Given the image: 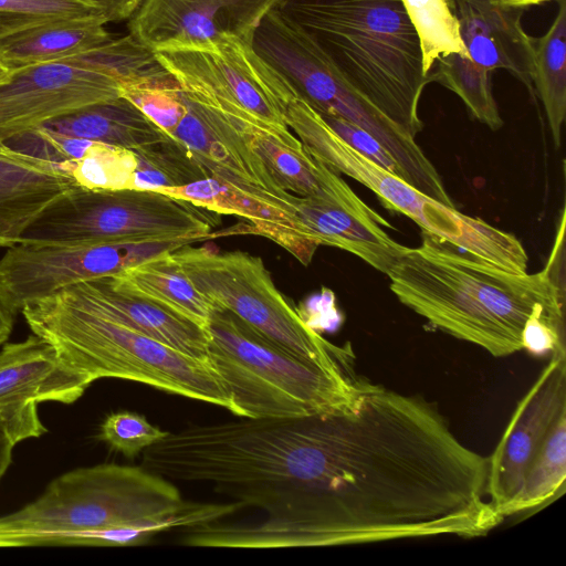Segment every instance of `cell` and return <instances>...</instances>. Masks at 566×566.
<instances>
[{"mask_svg":"<svg viewBox=\"0 0 566 566\" xmlns=\"http://www.w3.org/2000/svg\"><path fill=\"white\" fill-rule=\"evenodd\" d=\"M187 277L213 305L295 356L333 373H348L346 352L318 334L275 286L261 258L220 252L212 244L184 245L170 252Z\"/></svg>","mask_w":566,"mask_h":566,"instance_id":"cell-9","label":"cell"},{"mask_svg":"<svg viewBox=\"0 0 566 566\" xmlns=\"http://www.w3.org/2000/svg\"><path fill=\"white\" fill-rule=\"evenodd\" d=\"M129 294L148 300L206 328L213 303L199 292L170 252L154 256L108 276Z\"/></svg>","mask_w":566,"mask_h":566,"instance_id":"cell-25","label":"cell"},{"mask_svg":"<svg viewBox=\"0 0 566 566\" xmlns=\"http://www.w3.org/2000/svg\"><path fill=\"white\" fill-rule=\"evenodd\" d=\"M319 115L348 146L384 169L406 180V176L394 156L367 130L338 116Z\"/></svg>","mask_w":566,"mask_h":566,"instance_id":"cell-36","label":"cell"},{"mask_svg":"<svg viewBox=\"0 0 566 566\" xmlns=\"http://www.w3.org/2000/svg\"><path fill=\"white\" fill-rule=\"evenodd\" d=\"M133 150L137 157L133 189L161 191L209 177L189 150L172 138Z\"/></svg>","mask_w":566,"mask_h":566,"instance_id":"cell-30","label":"cell"},{"mask_svg":"<svg viewBox=\"0 0 566 566\" xmlns=\"http://www.w3.org/2000/svg\"><path fill=\"white\" fill-rule=\"evenodd\" d=\"M285 123L315 158L335 172L366 186L388 208L416 222L422 232L436 235L502 270L516 274L527 272V253L514 234L429 197L360 155L304 101L296 99L289 105Z\"/></svg>","mask_w":566,"mask_h":566,"instance_id":"cell-7","label":"cell"},{"mask_svg":"<svg viewBox=\"0 0 566 566\" xmlns=\"http://www.w3.org/2000/svg\"><path fill=\"white\" fill-rule=\"evenodd\" d=\"M468 57L479 67L503 69L534 97V45L521 23L525 8L496 0H452Z\"/></svg>","mask_w":566,"mask_h":566,"instance_id":"cell-18","label":"cell"},{"mask_svg":"<svg viewBox=\"0 0 566 566\" xmlns=\"http://www.w3.org/2000/svg\"><path fill=\"white\" fill-rule=\"evenodd\" d=\"M521 340L522 349L532 355L565 353L564 316L537 303L524 324Z\"/></svg>","mask_w":566,"mask_h":566,"instance_id":"cell-35","label":"cell"},{"mask_svg":"<svg viewBox=\"0 0 566 566\" xmlns=\"http://www.w3.org/2000/svg\"><path fill=\"white\" fill-rule=\"evenodd\" d=\"M151 424L144 416L132 411H117L108 415L99 427L98 438L112 450L134 459L145 449L167 436Z\"/></svg>","mask_w":566,"mask_h":566,"instance_id":"cell-34","label":"cell"},{"mask_svg":"<svg viewBox=\"0 0 566 566\" xmlns=\"http://www.w3.org/2000/svg\"><path fill=\"white\" fill-rule=\"evenodd\" d=\"M496 1H500V2H503V3H506V4H511V6H517V7L526 8L528 6L539 4V3H543V2H546V1H549V0H496Z\"/></svg>","mask_w":566,"mask_h":566,"instance_id":"cell-40","label":"cell"},{"mask_svg":"<svg viewBox=\"0 0 566 566\" xmlns=\"http://www.w3.org/2000/svg\"><path fill=\"white\" fill-rule=\"evenodd\" d=\"M219 213L155 190L75 186L49 205L20 242H150L180 238L205 241L252 228L213 232Z\"/></svg>","mask_w":566,"mask_h":566,"instance_id":"cell-8","label":"cell"},{"mask_svg":"<svg viewBox=\"0 0 566 566\" xmlns=\"http://www.w3.org/2000/svg\"><path fill=\"white\" fill-rule=\"evenodd\" d=\"M120 95L169 137L187 111L185 90L158 61L122 82Z\"/></svg>","mask_w":566,"mask_h":566,"instance_id":"cell-29","label":"cell"},{"mask_svg":"<svg viewBox=\"0 0 566 566\" xmlns=\"http://www.w3.org/2000/svg\"><path fill=\"white\" fill-rule=\"evenodd\" d=\"M118 96V78L65 61L9 72L0 82V144L61 115Z\"/></svg>","mask_w":566,"mask_h":566,"instance_id":"cell-12","label":"cell"},{"mask_svg":"<svg viewBox=\"0 0 566 566\" xmlns=\"http://www.w3.org/2000/svg\"><path fill=\"white\" fill-rule=\"evenodd\" d=\"M92 382L33 333L22 342L6 343L0 350V413L17 443L46 432L38 403H72Z\"/></svg>","mask_w":566,"mask_h":566,"instance_id":"cell-13","label":"cell"},{"mask_svg":"<svg viewBox=\"0 0 566 566\" xmlns=\"http://www.w3.org/2000/svg\"><path fill=\"white\" fill-rule=\"evenodd\" d=\"M40 128L128 149H137L170 137L124 96L94 103L53 118Z\"/></svg>","mask_w":566,"mask_h":566,"instance_id":"cell-23","label":"cell"},{"mask_svg":"<svg viewBox=\"0 0 566 566\" xmlns=\"http://www.w3.org/2000/svg\"><path fill=\"white\" fill-rule=\"evenodd\" d=\"M160 192L219 214L249 220L255 234L277 243L304 265L311 263L318 248L301 222L297 211L271 197L243 190L213 177Z\"/></svg>","mask_w":566,"mask_h":566,"instance_id":"cell-19","label":"cell"},{"mask_svg":"<svg viewBox=\"0 0 566 566\" xmlns=\"http://www.w3.org/2000/svg\"><path fill=\"white\" fill-rule=\"evenodd\" d=\"M397 298L441 331L503 357L522 349L537 303L564 316L565 285L541 272L516 274L422 232L387 272Z\"/></svg>","mask_w":566,"mask_h":566,"instance_id":"cell-1","label":"cell"},{"mask_svg":"<svg viewBox=\"0 0 566 566\" xmlns=\"http://www.w3.org/2000/svg\"><path fill=\"white\" fill-rule=\"evenodd\" d=\"M296 210L318 247L345 250L385 274L406 249L384 230L390 224L353 190L336 198L298 197Z\"/></svg>","mask_w":566,"mask_h":566,"instance_id":"cell-17","label":"cell"},{"mask_svg":"<svg viewBox=\"0 0 566 566\" xmlns=\"http://www.w3.org/2000/svg\"><path fill=\"white\" fill-rule=\"evenodd\" d=\"M251 43L298 98L318 114L345 118L367 130L394 156L407 182L444 205L452 203L416 139L361 96L298 24L273 7L256 25Z\"/></svg>","mask_w":566,"mask_h":566,"instance_id":"cell-6","label":"cell"},{"mask_svg":"<svg viewBox=\"0 0 566 566\" xmlns=\"http://www.w3.org/2000/svg\"><path fill=\"white\" fill-rule=\"evenodd\" d=\"M492 75L493 72L476 66L468 56L451 53L432 64L426 80L455 93L474 118L496 130L503 126V119L493 95Z\"/></svg>","mask_w":566,"mask_h":566,"instance_id":"cell-28","label":"cell"},{"mask_svg":"<svg viewBox=\"0 0 566 566\" xmlns=\"http://www.w3.org/2000/svg\"><path fill=\"white\" fill-rule=\"evenodd\" d=\"M566 480V411L552 427L523 480L500 514L505 518L547 503L564 491Z\"/></svg>","mask_w":566,"mask_h":566,"instance_id":"cell-27","label":"cell"},{"mask_svg":"<svg viewBox=\"0 0 566 566\" xmlns=\"http://www.w3.org/2000/svg\"><path fill=\"white\" fill-rule=\"evenodd\" d=\"M416 30L424 75L432 64L451 53L467 55L452 0H401Z\"/></svg>","mask_w":566,"mask_h":566,"instance_id":"cell-31","label":"cell"},{"mask_svg":"<svg viewBox=\"0 0 566 566\" xmlns=\"http://www.w3.org/2000/svg\"><path fill=\"white\" fill-rule=\"evenodd\" d=\"M252 150L264 161L279 186L298 197L336 198L352 188L303 145L293 148L254 125L243 129Z\"/></svg>","mask_w":566,"mask_h":566,"instance_id":"cell-24","label":"cell"},{"mask_svg":"<svg viewBox=\"0 0 566 566\" xmlns=\"http://www.w3.org/2000/svg\"><path fill=\"white\" fill-rule=\"evenodd\" d=\"M184 503L172 481L142 465L77 468L52 480L34 501L0 516V547H114L119 527Z\"/></svg>","mask_w":566,"mask_h":566,"instance_id":"cell-4","label":"cell"},{"mask_svg":"<svg viewBox=\"0 0 566 566\" xmlns=\"http://www.w3.org/2000/svg\"><path fill=\"white\" fill-rule=\"evenodd\" d=\"M21 314L33 334L92 381L112 377L142 382L232 412L208 358L189 356L113 321L70 289L28 304Z\"/></svg>","mask_w":566,"mask_h":566,"instance_id":"cell-3","label":"cell"},{"mask_svg":"<svg viewBox=\"0 0 566 566\" xmlns=\"http://www.w3.org/2000/svg\"><path fill=\"white\" fill-rule=\"evenodd\" d=\"M279 0H143L129 34L153 53L199 49L224 38L252 40L262 17Z\"/></svg>","mask_w":566,"mask_h":566,"instance_id":"cell-14","label":"cell"},{"mask_svg":"<svg viewBox=\"0 0 566 566\" xmlns=\"http://www.w3.org/2000/svg\"><path fill=\"white\" fill-rule=\"evenodd\" d=\"M186 105L187 111L170 138L184 145L209 177L271 197L296 210L298 196L282 189L264 161L248 145L243 129L250 123L230 116L188 92Z\"/></svg>","mask_w":566,"mask_h":566,"instance_id":"cell-15","label":"cell"},{"mask_svg":"<svg viewBox=\"0 0 566 566\" xmlns=\"http://www.w3.org/2000/svg\"><path fill=\"white\" fill-rule=\"evenodd\" d=\"M154 55L193 97L272 133L290 147H303L285 123L297 94L250 41L231 36L206 48L160 50Z\"/></svg>","mask_w":566,"mask_h":566,"instance_id":"cell-10","label":"cell"},{"mask_svg":"<svg viewBox=\"0 0 566 566\" xmlns=\"http://www.w3.org/2000/svg\"><path fill=\"white\" fill-rule=\"evenodd\" d=\"M92 17L104 18L97 8L80 0H0V39L50 20Z\"/></svg>","mask_w":566,"mask_h":566,"instance_id":"cell-33","label":"cell"},{"mask_svg":"<svg viewBox=\"0 0 566 566\" xmlns=\"http://www.w3.org/2000/svg\"><path fill=\"white\" fill-rule=\"evenodd\" d=\"M15 444L17 442L11 434L8 423L0 413V479L11 463L12 451Z\"/></svg>","mask_w":566,"mask_h":566,"instance_id":"cell-38","label":"cell"},{"mask_svg":"<svg viewBox=\"0 0 566 566\" xmlns=\"http://www.w3.org/2000/svg\"><path fill=\"white\" fill-rule=\"evenodd\" d=\"M105 23L101 17L64 18L17 30L0 39V63L12 72L84 54L113 40Z\"/></svg>","mask_w":566,"mask_h":566,"instance_id":"cell-22","label":"cell"},{"mask_svg":"<svg viewBox=\"0 0 566 566\" xmlns=\"http://www.w3.org/2000/svg\"><path fill=\"white\" fill-rule=\"evenodd\" d=\"M207 358L240 418H296L326 412L355 396L359 379L302 359L213 305Z\"/></svg>","mask_w":566,"mask_h":566,"instance_id":"cell-5","label":"cell"},{"mask_svg":"<svg viewBox=\"0 0 566 566\" xmlns=\"http://www.w3.org/2000/svg\"><path fill=\"white\" fill-rule=\"evenodd\" d=\"M13 316H11L0 305V346L3 345L9 338L13 327Z\"/></svg>","mask_w":566,"mask_h":566,"instance_id":"cell-39","label":"cell"},{"mask_svg":"<svg viewBox=\"0 0 566 566\" xmlns=\"http://www.w3.org/2000/svg\"><path fill=\"white\" fill-rule=\"evenodd\" d=\"M8 74L9 72L0 63V82L3 81L8 76Z\"/></svg>","mask_w":566,"mask_h":566,"instance_id":"cell-41","label":"cell"},{"mask_svg":"<svg viewBox=\"0 0 566 566\" xmlns=\"http://www.w3.org/2000/svg\"><path fill=\"white\" fill-rule=\"evenodd\" d=\"M200 242H20L0 258V305L11 315L77 283L114 275L154 256Z\"/></svg>","mask_w":566,"mask_h":566,"instance_id":"cell-11","label":"cell"},{"mask_svg":"<svg viewBox=\"0 0 566 566\" xmlns=\"http://www.w3.org/2000/svg\"><path fill=\"white\" fill-rule=\"evenodd\" d=\"M97 8L106 22H118L130 19L139 8L143 0H80Z\"/></svg>","mask_w":566,"mask_h":566,"instance_id":"cell-37","label":"cell"},{"mask_svg":"<svg viewBox=\"0 0 566 566\" xmlns=\"http://www.w3.org/2000/svg\"><path fill=\"white\" fill-rule=\"evenodd\" d=\"M565 411L566 355L562 353L551 356L549 363L520 400L489 457L488 496L499 514L517 491L552 427Z\"/></svg>","mask_w":566,"mask_h":566,"instance_id":"cell-16","label":"cell"},{"mask_svg":"<svg viewBox=\"0 0 566 566\" xmlns=\"http://www.w3.org/2000/svg\"><path fill=\"white\" fill-rule=\"evenodd\" d=\"M67 289L113 321L184 354L207 358L208 335L205 327L115 287L108 276L84 281Z\"/></svg>","mask_w":566,"mask_h":566,"instance_id":"cell-21","label":"cell"},{"mask_svg":"<svg viewBox=\"0 0 566 566\" xmlns=\"http://www.w3.org/2000/svg\"><path fill=\"white\" fill-rule=\"evenodd\" d=\"M274 7L311 35L361 96L416 138L428 83L401 0H279Z\"/></svg>","mask_w":566,"mask_h":566,"instance_id":"cell-2","label":"cell"},{"mask_svg":"<svg viewBox=\"0 0 566 566\" xmlns=\"http://www.w3.org/2000/svg\"><path fill=\"white\" fill-rule=\"evenodd\" d=\"M566 1L558 0V10L547 32L533 38V87L543 103L553 142L560 146L566 114Z\"/></svg>","mask_w":566,"mask_h":566,"instance_id":"cell-26","label":"cell"},{"mask_svg":"<svg viewBox=\"0 0 566 566\" xmlns=\"http://www.w3.org/2000/svg\"><path fill=\"white\" fill-rule=\"evenodd\" d=\"M73 187L53 164L0 144V248L20 243L39 214Z\"/></svg>","mask_w":566,"mask_h":566,"instance_id":"cell-20","label":"cell"},{"mask_svg":"<svg viewBox=\"0 0 566 566\" xmlns=\"http://www.w3.org/2000/svg\"><path fill=\"white\" fill-rule=\"evenodd\" d=\"M137 157L133 149L94 142L85 154L56 168L75 186L88 189H133Z\"/></svg>","mask_w":566,"mask_h":566,"instance_id":"cell-32","label":"cell"}]
</instances>
